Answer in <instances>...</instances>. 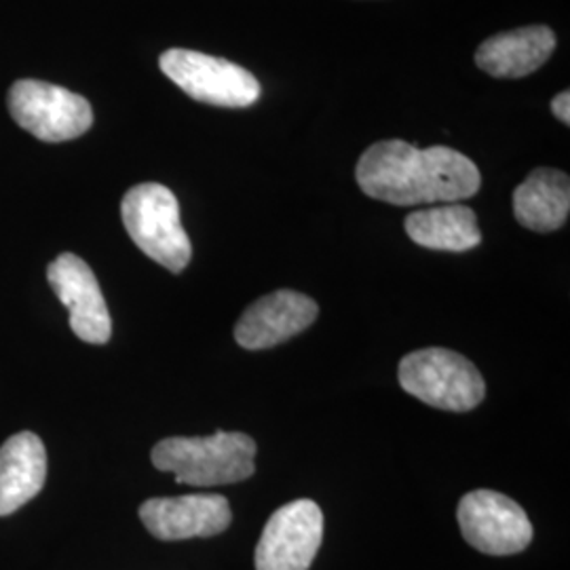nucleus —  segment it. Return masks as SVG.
I'll return each mask as SVG.
<instances>
[{
	"label": "nucleus",
	"mask_w": 570,
	"mask_h": 570,
	"mask_svg": "<svg viewBox=\"0 0 570 570\" xmlns=\"http://www.w3.org/2000/svg\"><path fill=\"white\" fill-rule=\"evenodd\" d=\"M320 306L301 292L279 289L245 311L235 326V341L249 351L282 345L317 320Z\"/></svg>",
	"instance_id": "9b49d317"
},
{
	"label": "nucleus",
	"mask_w": 570,
	"mask_h": 570,
	"mask_svg": "<svg viewBox=\"0 0 570 570\" xmlns=\"http://www.w3.org/2000/svg\"><path fill=\"white\" fill-rule=\"evenodd\" d=\"M406 233L414 244L440 252H469L482 244L475 212L468 205L449 204L414 212L406 218Z\"/></svg>",
	"instance_id": "2eb2a0df"
},
{
	"label": "nucleus",
	"mask_w": 570,
	"mask_h": 570,
	"mask_svg": "<svg viewBox=\"0 0 570 570\" xmlns=\"http://www.w3.org/2000/svg\"><path fill=\"white\" fill-rule=\"evenodd\" d=\"M402 389L428 406L468 412L482 404L487 385L478 367L450 348H421L400 362Z\"/></svg>",
	"instance_id": "20e7f679"
},
{
	"label": "nucleus",
	"mask_w": 570,
	"mask_h": 570,
	"mask_svg": "<svg viewBox=\"0 0 570 570\" xmlns=\"http://www.w3.org/2000/svg\"><path fill=\"white\" fill-rule=\"evenodd\" d=\"M551 112L553 117L564 125H570V94L562 91L551 100Z\"/></svg>",
	"instance_id": "dca6fc26"
},
{
	"label": "nucleus",
	"mask_w": 570,
	"mask_h": 570,
	"mask_svg": "<svg viewBox=\"0 0 570 570\" xmlns=\"http://www.w3.org/2000/svg\"><path fill=\"white\" fill-rule=\"evenodd\" d=\"M47 480V452L32 431L11 435L0 446V515H11L32 501Z\"/></svg>",
	"instance_id": "ddd939ff"
},
{
	"label": "nucleus",
	"mask_w": 570,
	"mask_h": 570,
	"mask_svg": "<svg viewBox=\"0 0 570 570\" xmlns=\"http://www.w3.org/2000/svg\"><path fill=\"white\" fill-rule=\"evenodd\" d=\"M165 77L197 102L245 108L258 102L261 82L233 61L193 49H169L159 60Z\"/></svg>",
	"instance_id": "39448f33"
},
{
	"label": "nucleus",
	"mask_w": 570,
	"mask_h": 570,
	"mask_svg": "<svg viewBox=\"0 0 570 570\" xmlns=\"http://www.w3.org/2000/svg\"><path fill=\"white\" fill-rule=\"evenodd\" d=\"M47 279L61 305L70 311L72 332L85 343L106 345L112 334V322L100 284L89 265L66 252L49 265Z\"/></svg>",
	"instance_id": "1a4fd4ad"
},
{
	"label": "nucleus",
	"mask_w": 570,
	"mask_h": 570,
	"mask_svg": "<svg viewBox=\"0 0 570 570\" xmlns=\"http://www.w3.org/2000/svg\"><path fill=\"white\" fill-rule=\"evenodd\" d=\"M13 121L42 142H68L94 125L91 104L82 96L51 82L23 79L9 91Z\"/></svg>",
	"instance_id": "423d86ee"
},
{
	"label": "nucleus",
	"mask_w": 570,
	"mask_h": 570,
	"mask_svg": "<svg viewBox=\"0 0 570 570\" xmlns=\"http://www.w3.org/2000/svg\"><path fill=\"white\" fill-rule=\"evenodd\" d=\"M153 465L178 484L223 487L244 482L256 469V442L245 433L218 431L207 438H167L153 449Z\"/></svg>",
	"instance_id": "f03ea898"
},
{
	"label": "nucleus",
	"mask_w": 570,
	"mask_h": 570,
	"mask_svg": "<svg viewBox=\"0 0 570 570\" xmlns=\"http://www.w3.org/2000/svg\"><path fill=\"white\" fill-rule=\"evenodd\" d=\"M570 180L564 171L539 167L513 193L515 220L534 233H551L567 223Z\"/></svg>",
	"instance_id": "4468645a"
},
{
	"label": "nucleus",
	"mask_w": 570,
	"mask_h": 570,
	"mask_svg": "<svg viewBox=\"0 0 570 570\" xmlns=\"http://www.w3.org/2000/svg\"><path fill=\"white\" fill-rule=\"evenodd\" d=\"M324 539V513L311 499L292 501L266 522L256 546V570H308Z\"/></svg>",
	"instance_id": "6e6552de"
},
{
	"label": "nucleus",
	"mask_w": 570,
	"mask_h": 570,
	"mask_svg": "<svg viewBox=\"0 0 570 570\" xmlns=\"http://www.w3.org/2000/svg\"><path fill=\"white\" fill-rule=\"evenodd\" d=\"M140 520L159 541H184L225 532L233 513L223 494H186L148 499L140 505Z\"/></svg>",
	"instance_id": "9d476101"
},
{
	"label": "nucleus",
	"mask_w": 570,
	"mask_h": 570,
	"mask_svg": "<svg viewBox=\"0 0 570 570\" xmlns=\"http://www.w3.org/2000/svg\"><path fill=\"white\" fill-rule=\"evenodd\" d=\"M556 35L548 26H527L494 35L475 51L480 70L497 79H522L550 60Z\"/></svg>",
	"instance_id": "f8f14e48"
},
{
	"label": "nucleus",
	"mask_w": 570,
	"mask_h": 570,
	"mask_svg": "<svg viewBox=\"0 0 570 570\" xmlns=\"http://www.w3.org/2000/svg\"><path fill=\"white\" fill-rule=\"evenodd\" d=\"M456 518L469 546L489 556H513L527 550L532 541L527 511L494 490L468 492L459 503Z\"/></svg>",
	"instance_id": "0eeeda50"
},
{
	"label": "nucleus",
	"mask_w": 570,
	"mask_h": 570,
	"mask_svg": "<svg viewBox=\"0 0 570 570\" xmlns=\"http://www.w3.org/2000/svg\"><path fill=\"white\" fill-rule=\"evenodd\" d=\"M122 225L131 242L148 258L171 273H183L193 258V245L180 220L176 195L157 183H144L127 190L121 202Z\"/></svg>",
	"instance_id": "7ed1b4c3"
},
{
	"label": "nucleus",
	"mask_w": 570,
	"mask_h": 570,
	"mask_svg": "<svg viewBox=\"0 0 570 570\" xmlns=\"http://www.w3.org/2000/svg\"><path fill=\"white\" fill-rule=\"evenodd\" d=\"M355 178L367 197L385 204H456L473 197L482 176L463 153L449 146L416 148L404 140L372 144Z\"/></svg>",
	"instance_id": "f257e3e1"
}]
</instances>
